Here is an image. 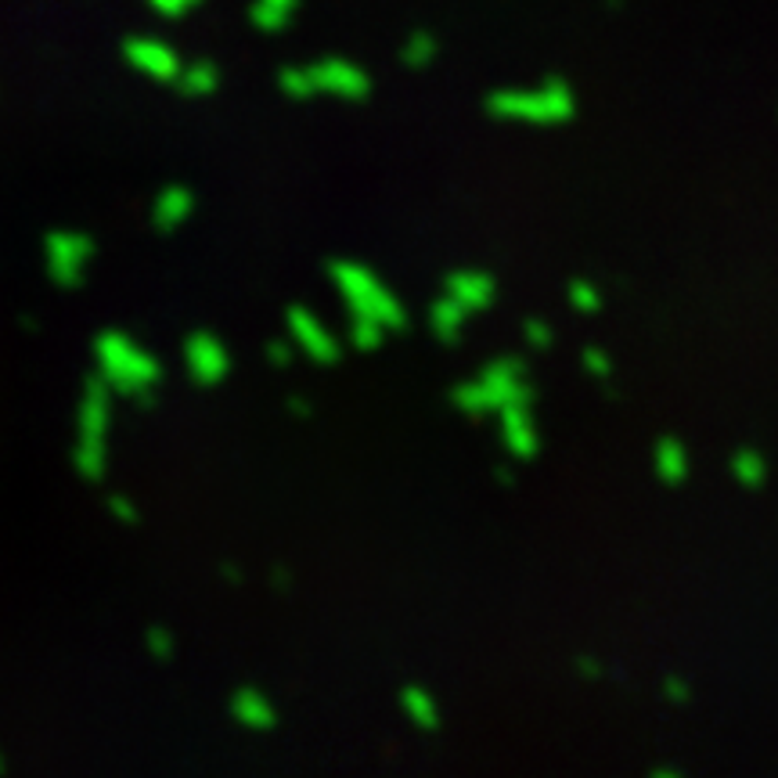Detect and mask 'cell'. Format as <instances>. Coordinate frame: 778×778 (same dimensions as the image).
<instances>
[{
	"label": "cell",
	"instance_id": "1",
	"mask_svg": "<svg viewBox=\"0 0 778 778\" xmlns=\"http://www.w3.org/2000/svg\"><path fill=\"white\" fill-rule=\"evenodd\" d=\"M90 353H94V375H98L116 397H123L137 408L156 404L159 386L167 379V368H162V361L141 343V339L123 332V328H101V332L94 336Z\"/></svg>",
	"mask_w": 778,
	"mask_h": 778
},
{
	"label": "cell",
	"instance_id": "2",
	"mask_svg": "<svg viewBox=\"0 0 778 778\" xmlns=\"http://www.w3.org/2000/svg\"><path fill=\"white\" fill-rule=\"evenodd\" d=\"M490 120L526 126H562L576 120V94L562 76H551L537 87H498L483 101Z\"/></svg>",
	"mask_w": 778,
	"mask_h": 778
},
{
	"label": "cell",
	"instance_id": "3",
	"mask_svg": "<svg viewBox=\"0 0 778 778\" xmlns=\"http://www.w3.org/2000/svg\"><path fill=\"white\" fill-rule=\"evenodd\" d=\"M112 400L116 393L98 375H87L80 389L76 408V440H73V469L80 479L101 483L109 473V429H112Z\"/></svg>",
	"mask_w": 778,
	"mask_h": 778
},
{
	"label": "cell",
	"instance_id": "4",
	"mask_svg": "<svg viewBox=\"0 0 778 778\" xmlns=\"http://www.w3.org/2000/svg\"><path fill=\"white\" fill-rule=\"evenodd\" d=\"M328 281H332V289L339 292V300L350 306V314L375 317L389 332H404L408 328V306L400 303L393 292L386 289V281L375 275L372 267H364L361 259H347V256L328 259Z\"/></svg>",
	"mask_w": 778,
	"mask_h": 778
},
{
	"label": "cell",
	"instance_id": "5",
	"mask_svg": "<svg viewBox=\"0 0 778 778\" xmlns=\"http://www.w3.org/2000/svg\"><path fill=\"white\" fill-rule=\"evenodd\" d=\"M94 256H98V242H94L87 231L51 228L44 234V270L54 289L62 292L84 289Z\"/></svg>",
	"mask_w": 778,
	"mask_h": 778
},
{
	"label": "cell",
	"instance_id": "6",
	"mask_svg": "<svg viewBox=\"0 0 778 778\" xmlns=\"http://www.w3.org/2000/svg\"><path fill=\"white\" fill-rule=\"evenodd\" d=\"M181 357H184V372H187V379H192V386H203V389L228 382L231 364H234L228 343H223L217 332H209V328L187 332Z\"/></svg>",
	"mask_w": 778,
	"mask_h": 778
},
{
	"label": "cell",
	"instance_id": "7",
	"mask_svg": "<svg viewBox=\"0 0 778 778\" xmlns=\"http://www.w3.org/2000/svg\"><path fill=\"white\" fill-rule=\"evenodd\" d=\"M285 328H289V343L296 347L303 357H311L314 364H325L328 368V364L343 361V343H339V336L311 311V306L292 303L285 311Z\"/></svg>",
	"mask_w": 778,
	"mask_h": 778
},
{
	"label": "cell",
	"instance_id": "8",
	"mask_svg": "<svg viewBox=\"0 0 778 778\" xmlns=\"http://www.w3.org/2000/svg\"><path fill=\"white\" fill-rule=\"evenodd\" d=\"M306 73H311L317 94H328V98H339V101H368L375 90L368 69L350 62V58H339V54L311 62Z\"/></svg>",
	"mask_w": 778,
	"mask_h": 778
},
{
	"label": "cell",
	"instance_id": "9",
	"mask_svg": "<svg viewBox=\"0 0 778 778\" xmlns=\"http://www.w3.org/2000/svg\"><path fill=\"white\" fill-rule=\"evenodd\" d=\"M501 443L515 462H530L540 451V433L534 422V400H509L498 408Z\"/></svg>",
	"mask_w": 778,
	"mask_h": 778
},
{
	"label": "cell",
	"instance_id": "10",
	"mask_svg": "<svg viewBox=\"0 0 778 778\" xmlns=\"http://www.w3.org/2000/svg\"><path fill=\"white\" fill-rule=\"evenodd\" d=\"M476 379L490 389L494 404H509V400H534V386L526 379V361L515 357V353H505V357H494L490 364H483Z\"/></svg>",
	"mask_w": 778,
	"mask_h": 778
},
{
	"label": "cell",
	"instance_id": "11",
	"mask_svg": "<svg viewBox=\"0 0 778 778\" xmlns=\"http://www.w3.org/2000/svg\"><path fill=\"white\" fill-rule=\"evenodd\" d=\"M443 296L462 303L469 314H479V311H490L494 300H498V281H494V275H487V270L458 267L443 278Z\"/></svg>",
	"mask_w": 778,
	"mask_h": 778
},
{
	"label": "cell",
	"instance_id": "12",
	"mask_svg": "<svg viewBox=\"0 0 778 778\" xmlns=\"http://www.w3.org/2000/svg\"><path fill=\"white\" fill-rule=\"evenodd\" d=\"M195 206H198V198L187 184H177V181L162 184L156 192V198H151L148 220L159 234H177L187 220L195 217Z\"/></svg>",
	"mask_w": 778,
	"mask_h": 778
},
{
	"label": "cell",
	"instance_id": "13",
	"mask_svg": "<svg viewBox=\"0 0 778 778\" xmlns=\"http://www.w3.org/2000/svg\"><path fill=\"white\" fill-rule=\"evenodd\" d=\"M123 58L137 73H145L148 80H159V84H173L177 73H181V54L162 40H145V37L126 40Z\"/></svg>",
	"mask_w": 778,
	"mask_h": 778
},
{
	"label": "cell",
	"instance_id": "14",
	"mask_svg": "<svg viewBox=\"0 0 778 778\" xmlns=\"http://www.w3.org/2000/svg\"><path fill=\"white\" fill-rule=\"evenodd\" d=\"M231 721L245 728V732H275L278 728V706L270 703V695L256 685H242L231 692L228 703Z\"/></svg>",
	"mask_w": 778,
	"mask_h": 778
},
{
	"label": "cell",
	"instance_id": "15",
	"mask_svg": "<svg viewBox=\"0 0 778 778\" xmlns=\"http://www.w3.org/2000/svg\"><path fill=\"white\" fill-rule=\"evenodd\" d=\"M653 469L667 487H681L692 476V454L678 436H659L653 447Z\"/></svg>",
	"mask_w": 778,
	"mask_h": 778
},
{
	"label": "cell",
	"instance_id": "16",
	"mask_svg": "<svg viewBox=\"0 0 778 778\" xmlns=\"http://www.w3.org/2000/svg\"><path fill=\"white\" fill-rule=\"evenodd\" d=\"M400 710L408 714V721L418 728V732H440V703L436 695L422 685H404L400 689Z\"/></svg>",
	"mask_w": 778,
	"mask_h": 778
},
{
	"label": "cell",
	"instance_id": "17",
	"mask_svg": "<svg viewBox=\"0 0 778 778\" xmlns=\"http://www.w3.org/2000/svg\"><path fill=\"white\" fill-rule=\"evenodd\" d=\"M465 321H469V311L451 296H440L429 306V332L433 339H440L443 347H454L458 339L465 336Z\"/></svg>",
	"mask_w": 778,
	"mask_h": 778
},
{
	"label": "cell",
	"instance_id": "18",
	"mask_svg": "<svg viewBox=\"0 0 778 778\" xmlns=\"http://www.w3.org/2000/svg\"><path fill=\"white\" fill-rule=\"evenodd\" d=\"M173 84L184 98H209V94H217V87H220V69L209 62V58H203V62L181 65V73H177Z\"/></svg>",
	"mask_w": 778,
	"mask_h": 778
},
{
	"label": "cell",
	"instance_id": "19",
	"mask_svg": "<svg viewBox=\"0 0 778 778\" xmlns=\"http://www.w3.org/2000/svg\"><path fill=\"white\" fill-rule=\"evenodd\" d=\"M451 408L462 411L469 418H487V415H498V404H494L490 389L483 386L479 379H469V382H458L451 389Z\"/></svg>",
	"mask_w": 778,
	"mask_h": 778
},
{
	"label": "cell",
	"instance_id": "20",
	"mask_svg": "<svg viewBox=\"0 0 778 778\" xmlns=\"http://www.w3.org/2000/svg\"><path fill=\"white\" fill-rule=\"evenodd\" d=\"M436 58H440V40H436L433 29H411L408 40L400 44V65L404 69H429Z\"/></svg>",
	"mask_w": 778,
	"mask_h": 778
},
{
	"label": "cell",
	"instance_id": "21",
	"mask_svg": "<svg viewBox=\"0 0 778 778\" xmlns=\"http://www.w3.org/2000/svg\"><path fill=\"white\" fill-rule=\"evenodd\" d=\"M732 476L742 490H761L768 483V462L757 447H739L732 454Z\"/></svg>",
	"mask_w": 778,
	"mask_h": 778
},
{
	"label": "cell",
	"instance_id": "22",
	"mask_svg": "<svg viewBox=\"0 0 778 778\" xmlns=\"http://www.w3.org/2000/svg\"><path fill=\"white\" fill-rule=\"evenodd\" d=\"M300 0H256L253 4V26L264 33H278L289 26L292 11H296Z\"/></svg>",
	"mask_w": 778,
	"mask_h": 778
},
{
	"label": "cell",
	"instance_id": "23",
	"mask_svg": "<svg viewBox=\"0 0 778 778\" xmlns=\"http://www.w3.org/2000/svg\"><path fill=\"white\" fill-rule=\"evenodd\" d=\"M386 336L389 328L375 321V317H361V314L350 317V347L357 353H375L386 343Z\"/></svg>",
	"mask_w": 778,
	"mask_h": 778
},
{
	"label": "cell",
	"instance_id": "24",
	"mask_svg": "<svg viewBox=\"0 0 778 778\" xmlns=\"http://www.w3.org/2000/svg\"><path fill=\"white\" fill-rule=\"evenodd\" d=\"M566 300H570V306L576 314H598L603 311V289L595 285V281H587V278H573L570 285H566Z\"/></svg>",
	"mask_w": 778,
	"mask_h": 778
},
{
	"label": "cell",
	"instance_id": "25",
	"mask_svg": "<svg viewBox=\"0 0 778 778\" xmlns=\"http://www.w3.org/2000/svg\"><path fill=\"white\" fill-rule=\"evenodd\" d=\"M278 90L285 94V98H292V101H311V98H317L314 80H311V73H306V65L281 69V73H278Z\"/></svg>",
	"mask_w": 778,
	"mask_h": 778
},
{
	"label": "cell",
	"instance_id": "26",
	"mask_svg": "<svg viewBox=\"0 0 778 778\" xmlns=\"http://www.w3.org/2000/svg\"><path fill=\"white\" fill-rule=\"evenodd\" d=\"M145 648H148V656L156 659V664H170V659L177 656L173 631L162 628V623H151V628L145 631Z\"/></svg>",
	"mask_w": 778,
	"mask_h": 778
},
{
	"label": "cell",
	"instance_id": "27",
	"mask_svg": "<svg viewBox=\"0 0 778 778\" xmlns=\"http://www.w3.org/2000/svg\"><path fill=\"white\" fill-rule=\"evenodd\" d=\"M523 339H526L530 350L545 353V350H551V343H556V332H551V325L545 321V317H526V321H523Z\"/></svg>",
	"mask_w": 778,
	"mask_h": 778
},
{
	"label": "cell",
	"instance_id": "28",
	"mask_svg": "<svg viewBox=\"0 0 778 778\" xmlns=\"http://www.w3.org/2000/svg\"><path fill=\"white\" fill-rule=\"evenodd\" d=\"M105 509L116 519V523L123 526H137L141 523V509L134 498H126V494H109V501H105Z\"/></svg>",
	"mask_w": 778,
	"mask_h": 778
},
{
	"label": "cell",
	"instance_id": "29",
	"mask_svg": "<svg viewBox=\"0 0 778 778\" xmlns=\"http://www.w3.org/2000/svg\"><path fill=\"white\" fill-rule=\"evenodd\" d=\"M581 364H584V372L592 375V379H609L612 375V357L606 353V347H584Z\"/></svg>",
	"mask_w": 778,
	"mask_h": 778
},
{
	"label": "cell",
	"instance_id": "30",
	"mask_svg": "<svg viewBox=\"0 0 778 778\" xmlns=\"http://www.w3.org/2000/svg\"><path fill=\"white\" fill-rule=\"evenodd\" d=\"M267 364L270 368H278V372H285L292 361H296V347H289V339H270L267 343Z\"/></svg>",
	"mask_w": 778,
	"mask_h": 778
},
{
	"label": "cell",
	"instance_id": "31",
	"mask_svg": "<svg viewBox=\"0 0 778 778\" xmlns=\"http://www.w3.org/2000/svg\"><path fill=\"white\" fill-rule=\"evenodd\" d=\"M659 692H664V700L674 703V706L692 703V685H689V681L681 678V674H667V678H664V689H659Z\"/></svg>",
	"mask_w": 778,
	"mask_h": 778
},
{
	"label": "cell",
	"instance_id": "32",
	"mask_svg": "<svg viewBox=\"0 0 778 778\" xmlns=\"http://www.w3.org/2000/svg\"><path fill=\"white\" fill-rule=\"evenodd\" d=\"M573 670H576V674H581V678H587V681L606 678V667L598 664L595 656H576V659H573Z\"/></svg>",
	"mask_w": 778,
	"mask_h": 778
},
{
	"label": "cell",
	"instance_id": "33",
	"mask_svg": "<svg viewBox=\"0 0 778 778\" xmlns=\"http://www.w3.org/2000/svg\"><path fill=\"white\" fill-rule=\"evenodd\" d=\"M285 411L289 415H296V418H311L314 415V404L306 397H289L285 400Z\"/></svg>",
	"mask_w": 778,
	"mask_h": 778
},
{
	"label": "cell",
	"instance_id": "34",
	"mask_svg": "<svg viewBox=\"0 0 778 778\" xmlns=\"http://www.w3.org/2000/svg\"><path fill=\"white\" fill-rule=\"evenodd\" d=\"M151 4H156L162 15H181V11H187L192 4H198V0H151Z\"/></svg>",
	"mask_w": 778,
	"mask_h": 778
},
{
	"label": "cell",
	"instance_id": "35",
	"mask_svg": "<svg viewBox=\"0 0 778 778\" xmlns=\"http://www.w3.org/2000/svg\"><path fill=\"white\" fill-rule=\"evenodd\" d=\"M270 584H275L278 592H285V587L292 584V573L285 570V566H275V570H270Z\"/></svg>",
	"mask_w": 778,
	"mask_h": 778
},
{
	"label": "cell",
	"instance_id": "36",
	"mask_svg": "<svg viewBox=\"0 0 778 778\" xmlns=\"http://www.w3.org/2000/svg\"><path fill=\"white\" fill-rule=\"evenodd\" d=\"M648 775H653V778H681L685 771L674 768V764H656V768H648Z\"/></svg>",
	"mask_w": 778,
	"mask_h": 778
},
{
	"label": "cell",
	"instance_id": "37",
	"mask_svg": "<svg viewBox=\"0 0 778 778\" xmlns=\"http://www.w3.org/2000/svg\"><path fill=\"white\" fill-rule=\"evenodd\" d=\"M220 576H223L228 584H242V570H239L234 562H223V566H220Z\"/></svg>",
	"mask_w": 778,
	"mask_h": 778
},
{
	"label": "cell",
	"instance_id": "38",
	"mask_svg": "<svg viewBox=\"0 0 778 778\" xmlns=\"http://www.w3.org/2000/svg\"><path fill=\"white\" fill-rule=\"evenodd\" d=\"M8 771V757H4V750H0V775Z\"/></svg>",
	"mask_w": 778,
	"mask_h": 778
}]
</instances>
